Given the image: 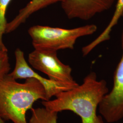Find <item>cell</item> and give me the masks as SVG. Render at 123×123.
Wrapping results in <instances>:
<instances>
[{"mask_svg":"<svg viewBox=\"0 0 123 123\" xmlns=\"http://www.w3.org/2000/svg\"><path fill=\"white\" fill-rule=\"evenodd\" d=\"M109 92L105 80H98L96 73L92 72L84 78L82 84L60 92L56 99L42 101V104L57 113L71 111L81 118L82 123H105L102 117L97 115V110Z\"/></svg>","mask_w":123,"mask_h":123,"instance_id":"1","label":"cell"},{"mask_svg":"<svg viewBox=\"0 0 123 123\" xmlns=\"http://www.w3.org/2000/svg\"><path fill=\"white\" fill-rule=\"evenodd\" d=\"M8 74L0 80V116L13 123H27L26 112L38 99L48 101L43 85L37 79L27 78L19 83Z\"/></svg>","mask_w":123,"mask_h":123,"instance_id":"2","label":"cell"},{"mask_svg":"<svg viewBox=\"0 0 123 123\" xmlns=\"http://www.w3.org/2000/svg\"><path fill=\"white\" fill-rule=\"evenodd\" d=\"M97 30L94 24H89L72 29L36 25L31 27L28 33L34 49L53 50L74 49L79 38L91 35Z\"/></svg>","mask_w":123,"mask_h":123,"instance_id":"3","label":"cell"},{"mask_svg":"<svg viewBox=\"0 0 123 123\" xmlns=\"http://www.w3.org/2000/svg\"><path fill=\"white\" fill-rule=\"evenodd\" d=\"M28 61L34 68L43 73L52 81L74 87L79 85L72 77V68L59 59L57 51L35 49L29 54Z\"/></svg>","mask_w":123,"mask_h":123,"instance_id":"4","label":"cell"},{"mask_svg":"<svg viewBox=\"0 0 123 123\" xmlns=\"http://www.w3.org/2000/svg\"><path fill=\"white\" fill-rule=\"evenodd\" d=\"M122 18V56L114 72L113 88L104 97L98 108L99 113L109 123L117 122L123 118V13Z\"/></svg>","mask_w":123,"mask_h":123,"instance_id":"5","label":"cell"},{"mask_svg":"<svg viewBox=\"0 0 123 123\" xmlns=\"http://www.w3.org/2000/svg\"><path fill=\"white\" fill-rule=\"evenodd\" d=\"M15 66L12 72L8 74L15 80L34 78L38 80L44 87L47 96L49 100L53 96L60 92L70 90L75 87L62 84L45 79L33 70L28 65L25 59L24 53L21 49H16L15 52Z\"/></svg>","mask_w":123,"mask_h":123,"instance_id":"6","label":"cell"},{"mask_svg":"<svg viewBox=\"0 0 123 123\" xmlns=\"http://www.w3.org/2000/svg\"><path fill=\"white\" fill-rule=\"evenodd\" d=\"M115 0H65L61 3L69 19L88 21L98 14L110 9Z\"/></svg>","mask_w":123,"mask_h":123,"instance_id":"7","label":"cell"},{"mask_svg":"<svg viewBox=\"0 0 123 123\" xmlns=\"http://www.w3.org/2000/svg\"><path fill=\"white\" fill-rule=\"evenodd\" d=\"M65 0H31L23 8L19 10L18 15L9 22H7L6 33H9L16 30L32 14L41 9L53 3Z\"/></svg>","mask_w":123,"mask_h":123,"instance_id":"8","label":"cell"},{"mask_svg":"<svg viewBox=\"0 0 123 123\" xmlns=\"http://www.w3.org/2000/svg\"><path fill=\"white\" fill-rule=\"evenodd\" d=\"M123 13V0H117L114 14L105 29L93 41L82 48V52L84 56L88 55L98 46L110 39L111 31L122 18Z\"/></svg>","mask_w":123,"mask_h":123,"instance_id":"9","label":"cell"},{"mask_svg":"<svg viewBox=\"0 0 123 123\" xmlns=\"http://www.w3.org/2000/svg\"><path fill=\"white\" fill-rule=\"evenodd\" d=\"M31 115L29 123H57V112L46 108L31 109Z\"/></svg>","mask_w":123,"mask_h":123,"instance_id":"10","label":"cell"},{"mask_svg":"<svg viewBox=\"0 0 123 123\" xmlns=\"http://www.w3.org/2000/svg\"><path fill=\"white\" fill-rule=\"evenodd\" d=\"M12 0H0V50H7L3 42V36L6 33L7 25L6 12Z\"/></svg>","mask_w":123,"mask_h":123,"instance_id":"11","label":"cell"},{"mask_svg":"<svg viewBox=\"0 0 123 123\" xmlns=\"http://www.w3.org/2000/svg\"><path fill=\"white\" fill-rule=\"evenodd\" d=\"M10 69L7 50H0V80L9 74Z\"/></svg>","mask_w":123,"mask_h":123,"instance_id":"12","label":"cell"},{"mask_svg":"<svg viewBox=\"0 0 123 123\" xmlns=\"http://www.w3.org/2000/svg\"><path fill=\"white\" fill-rule=\"evenodd\" d=\"M0 123H5L3 119H2V118L0 116Z\"/></svg>","mask_w":123,"mask_h":123,"instance_id":"13","label":"cell"},{"mask_svg":"<svg viewBox=\"0 0 123 123\" xmlns=\"http://www.w3.org/2000/svg\"></svg>","mask_w":123,"mask_h":123,"instance_id":"14","label":"cell"}]
</instances>
